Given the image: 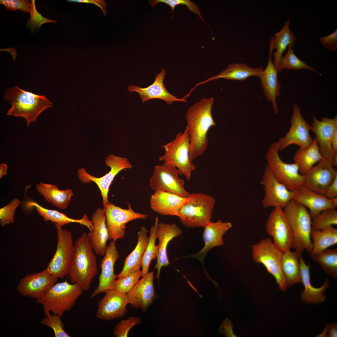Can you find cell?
Masks as SVG:
<instances>
[{
	"mask_svg": "<svg viewBox=\"0 0 337 337\" xmlns=\"http://www.w3.org/2000/svg\"><path fill=\"white\" fill-rule=\"evenodd\" d=\"M213 97H203L188 109L186 115V128L190 142L189 157L192 162L202 154L208 144L207 134L215 126L212 113Z\"/></svg>",
	"mask_w": 337,
	"mask_h": 337,
	"instance_id": "obj_1",
	"label": "cell"
},
{
	"mask_svg": "<svg viewBox=\"0 0 337 337\" xmlns=\"http://www.w3.org/2000/svg\"><path fill=\"white\" fill-rule=\"evenodd\" d=\"M74 246V254L67 276L71 283L77 284L84 291H88L98 273L96 254L85 232L76 240Z\"/></svg>",
	"mask_w": 337,
	"mask_h": 337,
	"instance_id": "obj_2",
	"label": "cell"
},
{
	"mask_svg": "<svg viewBox=\"0 0 337 337\" xmlns=\"http://www.w3.org/2000/svg\"><path fill=\"white\" fill-rule=\"evenodd\" d=\"M3 98L11 105L7 115L24 118L27 126L31 122H35L42 112L53 105L45 95L36 94L17 86L6 90Z\"/></svg>",
	"mask_w": 337,
	"mask_h": 337,
	"instance_id": "obj_3",
	"label": "cell"
},
{
	"mask_svg": "<svg viewBox=\"0 0 337 337\" xmlns=\"http://www.w3.org/2000/svg\"><path fill=\"white\" fill-rule=\"evenodd\" d=\"M283 210L292 232V248L300 254L304 250L310 254L313 247L312 218L308 209L292 199Z\"/></svg>",
	"mask_w": 337,
	"mask_h": 337,
	"instance_id": "obj_4",
	"label": "cell"
},
{
	"mask_svg": "<svg viewBox=\"0 0 337 337\" xmlns=\"http://www.w3.org/2000/svg\"><path fill=\"white\" fill-rule=\"evenodd\" d=\"M84 291L76 283L66 280L55 283L36 302L43 306L45 315L50 311L62 317L64 313L71 310Z\"/></svg>",
	"mask_w": 337,
	"mask_h": 337,
	"instance_id": "obj_5",
	"label": "cell"
},
{
	"mask_svg": "<svg viewBox=\"0 0 337 337\" xmlns=\"http://www.w3.org/2000/svg\"><path fill=\"white\" fill-rule=\"evenodd\" d=\"M188 198L180 209L178 217L187 227H204L211 222L215 199L201 193L190 194Z\"/></svg>",
	"mask_w": 337,
	"mask_h": 337,
	"instance_id": "obj_6",
	"label": "cell"
},
{
	"mask_svg": "<svg viewBox=\"0 0 337 337\" xmlns=\"http://www.w3.org/2000/svg\"><path fill=\"white\" fill-rule=\"evenodd\" d=\"M161 147L164 149L165 152L159 159L164 161L163 164L176 167L179 174L184 175L187 180H190L191 172L195 169L196 167L189 157L190 142L187 129L179 132L173 141Z\"/></svg>",
	"mask_w": 337,
	"mask_h": 337,
	"instance_id": "obj_7",
	"label": "cell"
},
{
	"mask_svg": "<svg viewBox=\"0 0 337 337\" xmlns=\"http://www.w3.org/2000/svg\"><path fill=\"white\" fill-rule=\"evenodd\" d=\"M282 253L270 238L264 239L252 247L253 260L265 267L275 278L279 289L284 291L287 286L281 267Z\"/></svg>",
	"mask_w": 337,
	"mask_h": 337,
	"instance_id": "obj_8",
	"label": "cell"
},
{
	"mask_svg": "<svg viewBox=\"0 0 337 337\" xmlns=\"http://www.w3.org/2000/svg\"><path fill=\"white\" fill-rule=\"evenodd\" d=\"M279 151L278 142L270 145L266 155V165L278 181L293 191L302 186L304 175L300 173L296 164L283 162L279 156Z\"/></svg>",
	"mask_w": 337,
	"mask_h": 337,
	"instance_id": "obj_9",
	"label": "cell"
},
{
	"mask_svg": "<svg viewBox=\"0 0 337 337\" xmlns=\"http://www.w3.org/2000/svg\"><path fill=\"white\" fill-rule=\"evenodd\" d=\"M54 224L57 235V247L55 253L46 269L58 278H63L67 276L69 272L74 254V244L71 232Z\"/></svg>",
	"mask_w": 337,
	"mask_h": 337,
	"instance_id": "obj_10",
	"label": "cell"
},
{
	"mask_svg": "<svg viewBox=\"0 0 337 337\" xmlns=\"http://www.w3.org/2000/svg\"><path fill=\"white\" fill-rule=\"evenodd\" d=\"M128 209H123L109 202L104 206L109 240L115 242L123 238L127 223L136 219H145L148 217L147 214L134 212L131 205L128 203Z\"/></svg>",
	"mask_w": 337,
	"mask_h": 337,
	"instance_id": "obj_11",
	"label": "cell"
},
{
	"mask_svg": "<svg viewBox=\"0 0 337 337\" xmlns=\"http://www.w3.org/2000/svg\"><path fill=\"white\" fill-rule=\"evenodd\" d=\"M106 165L110 168V171L103 176L96 178L88 173L85 168L79 169L78 174L79 179L84 183L94 182L97 185L101 194L103 206L109 203L108 195L109 187L115 176L121 170L131 169L132 166L126 158L109 155L106 159Z\"/></svg>",
	"mask_w": 337,
	"mask_h": 337,
	"instance_id": "obj_12",
	"label": "cell"
},
{
	"mask_svg": "<svg viewBox=\"0 0 337 337\" xmlns=\"http://www.w3.org/2000/svg\"><path fill=\"white\" fill-rule=\"evenodd\" d=\"M178 174V169L173 166L156 165L149 180V185L155 191L160 190L188 198L190 194L185 189L184 181Z\"/></svg>",
	"mask_w": 337,
	"mask_h": 337,
	"instance_id": "obj_13",
	"label": "cell"
},
{
	"mask_svg": "<svg viewBox=\"0 0 337 337\" xmlns=\"http://www.w3.org/2000/svg\"><path fill=\"white\" fill-rule=\"evenodd\" d=\"M288 131L278 141L279 150H283L289 145L295 144L300 148H307L310 145L313 139L310 133V125L302 116L300 107L294 104Z\"/></svg>",
	"mask_w": 337,
	"mask_h": 337,
	"instance_id": "obj_14",
	"label": "cell"
},
{
	"mask_svg": "<svg viewBox=\"0 0 337 337\" xmlns=\"http://www.w3.org/2000/svg\"><path fill=\"white\" fill-rule=\"evenodd\" d=\"M267 233L273 238L275 246L283 252L293 247V237L289 222L283 209L274 208L266 225Z\"/></svg>",
	"mask_w": 337,
	"mask_h": 337,
	"instance_id": "obj_15",
	"label": "cell"
},
{
	"mask_svg": "<svg viewBox=\"0 0 337 337\" xmlns=\"http://www.w3.org/2000/svg\"><path fill=\"white\" fill-rule=\"evenodd\" d=\"M260 183L265 193L262 201L264 208L272 207L283 209L292 199L293 191L278 181L267 165Z\"/></svg>",
	"mask_w": 337,
	"mask_h": 337,
	"instance_id": "obj_16",
	"label": "cell"
},
{
	"mask_svg": "<svg viewBox=\"0 0 337 337\" xmlns=\"http://www.w3.org/2000/svg\"><path fill=\"white\" fill-rule=\"evenodd\" d=\"M58 279L45 269L25 276L20 280L17 289L21 295L37 300L42 297Z\"/></svg>",
	"mask_w": 337,
	"mask_h": 337,
	"instance_id": "obj_17",
	"label": "cell"
},
{
	"mask_svg": "<svg viewBox=\"0 0 337 337\" xmlns=\"http://www.w3.org/2000/svg\"><path fill=\"white\" fill-rule=\"evenodd\" d=\"M304 175L303 186L325 195L329 186L337 175L332 162L323 158Z\"/></svg>",
	"mask_w": 337,
	"mask_h": 337,
	"instance_id": "obj_18",
	"label": "cell"
},
{
	"mask_svg": "<svg viewBox=\"0 0 337 337\" xmlns=\"http://www.w3.org/2000/svg\"><path fill=\"white\" fill-rule=\"evenodd\" d=\"M310 125L311 129L315 134L320 152L323 158L332 162L334 153L332 145L334 133L337 129V116L333 118L323 117L321 120L314 114Z\"/></svg>",
	"mask_w": 337,
	"mask_h": 337,
	"instance_id": "obj_19",
	"label": "cell"
},
{
	"mask_svg": "<svg viewBox=\"0 0 337 337\" xmlns=\"http://www.w3.org/2000/svg\"><path fill=\"white\" fill-rule=\"evenodd\" d=\"M154 278L153 271L149 272L125 295L131 306L141 309L143 313L158 297L154 286Z\"/></svg>",
	"mask_w": 337,
	"mask_h": 337,
	"instance_id": "obj_20",
	"label": "cell"
},
{
	"mask_svg": "<svg viewBox=\"0 0 337 337\" xmlns=\"http://www.w3.org/2000/svg\"><path fill=\"white\" fill-rule=\"evenodd\" d=\"M105 293L98 302L96 317L110 320L124 316L127 312L126 306L129 303L125 295L111 289L107 290Z\"/></svg>",
	"mask_w": 337,
	"mask_h": 337,
	"instance_id": "obj_21",
	"label": "cell"
},
{
	"mask_svg": "<svg viewBox=\"0 0 337 337\" xmlns=\"http://www.w3.org/2000/svg\"><path fill=\"white\" fill-rule=\"evenodd\" d=\"M293 192L292 199L309 209L312 218L326 209L336 208L337 198L330 199L303 186Z\"/></svg>",
	"mask_w": 337,
	"mask_h": 337,
	"instance_id": "obj_22",
	"label": "cell"
},
{
	"mask_svg": "<svg viewBox=\"0 0 337 337\" xmlns=\"http://www.w3.org/2000/svg\"><path fill=\"white\" fill-rule=\"evenodd\" d=\"M232 227V223L229 222H223L221 220L216 222H210L204 227L202 237L204 245L202 249L195 253L183 257L198 259L204 269L203 264L206 254L213 247L223 245V236Z\"/></svg>",
	"mask_w": 337,
	"mask_h": 337,
	"instance_id": "obj_23",
	"label": "cell"
},
{
	"mask_svg": "<svg viewBox=\"0 0 337 337\" xmlns=\"http://www.w3.org/2000/svg\"><path fill=\"white\" fill-rule=\"evenodd\" d=\"M119 257L115 242L112 240L107 246L105 253L100 262L101 272L99 277L98 286L92 293L90 297L105 293L116 280L117 277L114 273V266Z\"/></svg>",
	"mask_w": 337,
	"mask_h": 337,
	"instance_id": "obj_24",
	"label": "cell"
},
{
	"mask_svg": "<svg viewBox=\"0 0 337 337\" xmlns=\"http://www.w3.org/2000/svg\"><path fill=\"white\" fill-rule=\"evenodd\" d=\"M166 74L165 70L162 69L160 72L156 76L153 83L147 87L141 88L133 85L128 86L127 89L130 92L138 93L139 97L142 99L143 103L153 99L162 100L169 105L175 101L186 102L187 101L186 99H179L178 97L171 94L166 90L164 83Z\"/></svg>",
	"mask_w": 337,
	"mask_h": 337,
	"instance_id": "obj_25",
	"label": "cell"
},
{
	"mask_svg": "<svg viewBox=\"0 0 337 337\" xmlns=\"http://www.w3.org/2000/svg\"><path fill=\"white\" fill-rule=\"evenodd\" d=\"M181 229L174 223H158L156 232L159 241V250L155 269L157 270L156 277L159 281L161 269L170 264L168 259L167 247L169 242L173 238L180 235Z\"/></svg>",
	"mask_w": 337,
	"mask_h": 337,
	"instance_id": "obj_26",
	"label": "cell"
},
{
	"mask_svg": "<svg viewBox=\"0 0 337 337\" xmlns=\"http://www.w3.org/2000/svg\"><path fill=\"white\" fill-rule=\"evenodd\" d=\"M188 200V198L157 190L151 195L149 202L151 208L161 215L178 216L181 208Z\"/></svg>",
	"mask_w": 337,
	"mask_h": 337,
	"instance_id": "obj_27",
	"label": "cell"
},
{
	"mask_svg": "<svg viewBox=\"0 0 337 337\" xmlns=\"http://www.w3.org/2000/svg\"><path fill=\"white\" fill-rule=\"evenodd\" d=\"M93 228L87 233L95 254L104 256L107 247L109 235L106 224V217L103 209L98 208L92 215Z\"/></svg>",
	"mask_w": 337,
	"mask_h": 337,
	"instance_id": "obj_28",
	"label": "cell"
},
{
	"mask_svg": "<svg viewBox=\"0 0 337 337\" xmlns=\"http://www.w3.org/2000/svg\"><path fill=\"white\" fill-rule=\"evenodd\" d=\"M273 50L272 44L270 42L267 65L259 78L265 96L268 101L271 102L275 112L277 113L278 111L276 100L277 96L281 95L280 90L281 86L278 79V71L271 60Z\"/></svg>",
	"mask_w": 337,
	"mask_h": 337,
	"instance_id": "obj_29",
	"label": "cell"
},
{
	"mask_svg": "<svg viewBox=\"0 0 337 337\" xmlns=\"http://www.w3.org/2000/svg\"><path fill=\"white\" fill-rule=\"evenodd\" d=\"M300 265L301 281L304 286V290L301 293V300L307 304H318L323 302L326 299L324 294L325 290L328 287L329 281L325 279L323 285L320 287L316 288L311 284L310 272V265H307L300 254Z\"/></svg>",
	"mask_w": 337,
	"mask_h": 337,
	"instance_id": "obj_30",
	"label": "cell"
},
{
	"mask_svg": "<svg viewBox=\"0 0 337 337\" xmlns=\"http://www.w3.org/2000/svg\"><path fill=\"white\" fill-rule=\"evenodd\" d=\"M148 230L143 226L137 232L138 240L134 250L125 258L123 268L117 275L120 278L140 270L145 249L147 245L149 237Z\"/></svg>",
	"mask_w": 337,
	"mask_h": 337,
	"instance_id": "obj_31",
	"label": "cell"
},
{
	"mask_svg": "<svg viewBox=\"0 0 337 337\" xmlns=\"http://www.w3.org/2000/svg\"><path fill=\"white\" fill-rule=\"evenodd\" d=\"M263 70L264 69L262 67L252 68L248 66L245 63H234L229 64L226 68L218 75L196 84L191 90L189 93L191 94L198 86L214 80L224 78L227 80L242 81L252 76L260 77Z\"/></svg>",
	"mask_w": 337,
	"mask_h": 337,
	"instance_id": "obj_32",
	"label": "cell"
},
{
	"mask_svg": "<svg viewBox=\"0 0 337 337\" xmlns=\"http://www.w3.org/2000/svg\"><path fill=\"white\" fill-rule=\"evenodd\" d=\"M36 188L46 202L62 210L67 208L74 195L71 189L61 190L55 184L41 182L36 185Z\"/></svg>",
	"mask_w": 337,
	"mask_h": 337,
	"instance_id": "obj_33",
	"label": "cell"
},
{
	"mask_svg": "<svg viewBox=\"0 0 337 337\" xmlns=\"http://www.w3.org/2000/svg\"><path fill=\"white\" fill-rule=\"evenodd\" d=\"M27 204L30 207H35L37 211L43 217L45 222L51 221L61 226L75 222L86 226L90 231L92 229V222L89 219L85 214H84L81 219H74L56 210L46 208L35 202H29Z\"/></svg>",
	"mask_w": 337,
	"mask_h": 337,
	"instance_id": "obj_34",
	"label": "cell"
},
{
	"mask_svg": "<svg viewBox=\"0 0 337 337\" xmlns=\"http://www.w3.org/2000/svg\"><path fill=\"white\" fill-rule=\"evenodd\" d=\"M323 158L315 138L309 147L299 148L295 153L293 159L294 163L298 166L300 173L304 175Z\"/></svg>",
	"mask_w": 337,
	"mask_h": 337,
	"instance_id": "obj_35",
	"label": "cell"
},
{
	"mask_svg": "<svg viewBox=\"0 0 337 337\" xmlns=\"http://www.w3.org/2000/svg\"><path fill=\"white\" fill-rule=\"evenodd\" d=\"M290 23V19L289 18L284 23L282 29L275 34L270 41L273 50H276L273 54L274 60L272 61L278 72H281L279 65L282 54L287 46L289 45H294L295 41V36L289 28Z\"/></svg>",
	"mask_w": 337,
	"mask_h": 337,
	"instance_id": "obj_36",
	"label": "cell"
},
{
	"mask_svg": "<svg viewBox=\"0 0 337 337\" xmlns=\"http://www.w3.org/2000/svg\"><path fill=\"white\" fill-rule=\"evenodd\" d=\"M290 250L283 252L281 261V269L288 288L301 282V254Z\"/></svg>",
	"mask_w": 337,
	"mask_h": 337,
	"instance_id": "obj_37",
	"label": "cell"
},
{
	"mask_svg": "<svg viewBox=\"0 0 337 337\" xmlns=\"http://www.w3.org/2000/svg\"><path fill=\"white\" fill-rule=\"evenodd\" d=\"M311 256L337 243V229L332 226L320 230L312 229Z\"/></svg>",
	"mask_w": 337,
	"mask_h": 337,
	"instance_id": "obj_38",
	"label": "cell"
},
{
	"mask_svg": "<svg viewBox=\"0 0 337 337\" xmlns=\"http://www.w3.org/2000/svg\"><path fill=\"white\" fill-rule=\"evenodd\" d=\"M327 274L336 279L337 277V248L324 250L311 256Z\"/></svg>",
	"mask_w": 337,
	"mask_h": 337,
	"instance_id": "obj_39",
	"label": "cell"
},
{
	"mask_svg": "<svg viewBox=\"0 0 337 337\" xmlns=\"http://www.w3.org/2000/svg\"><path fill=\"white\" fill-rule=\"evenodd\" d=\"M158 223L159 218L156 217L154 224L152 226L149 231V241L142 261V277L149 272V269L151 261L156 259L157 256L159 246L158 245H156L155 241L157 239L156 232Z\"/></svg>",
	"mask_w": 337,
	"mask_h": 337,
	"instance_id": "obj_40",
	"label": "cell"
},
{
	"mask_svg": "<svg viewBox=\"0 0 337 337\" xmlns=\"http://www.w3.org/2000/svg\"><path fill=\"white\" fill-rule=\"evenodd\" d=\"M279 67L280 71L283 69H307L321 75V74L316 72L313 67L300 60L295 55L292 49V46L291 45H289L288 46V49L286 54L281 58L280 61Z\"/></svg>",
	"mask_w": 337,
	"mask_h": 337,
	"instance_id": "obj_41",
	"label": "cell"
},
{
	"mask_svg": "<svg viewBox=\"0 0 337 337\" xmlns=\"http://www.w3.org/2000/svg\"><path fill=\"white\" fill-rule=\"evenodd\" d=\"M336 208L324 210L312 218V229L320 230L333 225H337V211Z\"/></svg>",
	"mask_w": 337,
	"mask_h": 337,
	"instance_id": "obj_42",
	"label": "cell"
},
{
	"mask_svg": "<svg viewBox=\"0 0 337 337\" xmlns=\"http://www.w3.org/2000/svg\"><path fill=\"white\" fill-rule=\"evenodd\" d=\"M140 270L115 280L109 289L115 290L126 295L134 287L140 278L142 277Z\"/></svg>",
	"mask_w": 337,
	"mask_h": 337,
	"instance_id": "obj_43",
	"label": "cell"
},
{
	"mask_svg": "<svg viewBox=\"0 0 337 337\" xmlns=\"http://www.w3.org/2000/svg\"><path fill=\"white\" fill-rule=\"evenodd\" d=\"M61 317L57 315H51L50 313H48L45 315V317L42 320L41 323L52 328L55 337H71L65 331L64 324L61 321Z\"/></svg>",
	"mask_w": 337,
	"mask_h": 337,
	"instance_id": "obj_44",
	"label": "cell"
},
{
	"mask_svg": "<svg viewBox=\"0 0 337 337\" xmlns=\"http://www.w3.org/2000/svg\"><path fill=\"white\" fill-rule=\"evenodd\" d=\"M21 203L19 199L15 198L0 209V224L2 226H4L14 222L16 209Z\"/></svg>",
	"mask_w": 337,
	"mask_h": 337,
	"instance_id": "obj_45",
	"label": "cell"
},
{
	"mask_svg": "<svg viewBox=\"0 0 337 337\" xmlns=\"http://www.w3.org/2000/svg\"><path fill=\"white\" fill-rule=\"evenodd\" d=\"M32 7L30 13L31 18L28 20L27 24V27L31 29V32H34L35 30L40 29L41 26L46 22H52L57 23L55 20H52L42 16L41 13H39L37 10L35 6V1L31 0Z\"/></svg>",
	"mask_w": 337,
	"mask_h": 337,
	"instance_id": "obj_46",
	"label": "cell"
},
{
	"mask_svg": "<svg viewBox=\"0 0 337 337\" xmlns=\"http://www.w3.org/2000/svg\"><path fill=\"white\" fill-rule=\"evenodd\" d=\"M149 3L152 7H154L157 5L159 2H163L168 5L171 8L172 12V16L171 19L173 18V11L175 7L179 5H186L188 8L191 12L198 15L202 20L204 21L202 17L198 6L196 4L189 0H149Z\"/></svg>",
	"mask_w": 337,
	"mask_h": 337,
	"instance_id": "obj_47",
	"label": "cell"
},
{
	"mask_svg": "<svg viewBox=\"0 0 337 337\" xmlns=\"http://www.w3.org/2000/svg\"><path fill=\"white\" fill-rule=\"evenodd\" d=\"M141 322L139 317L130 316L127 320H122L115 327L113 334L117 337H127L130 329Z\"/></svg>",
	"mask_w": 337,
	"mask_h": 337,
	"instance_id": "obj_48",
	"label": "cell"
},
{
	"mask_svg": "<svg viewBox=\"0 0 337 337\" xmlns=\"http://www.w3.org/2000/svg\"><path fill=\"white\" fill-rule=\"evenodd\" d=\"M0 3L7 10L14 11L19 10L30 13L32 7L31 2L27 0H1Z\"/></svg>",
	"mask_w": 337,
	"mask_h": 337,
	"instance_id": "obj_49",
	"label": "cell"
},
{
	"mask_svg": "<svg viewBox=\"0 0 337 337\" xmlns=\"http://www.w3.org/2000/svg\"><path fill=\"white\" fill-rule=\"evenodd\" d=\"M323 46L331 51L337 50V30L330 34L320 37L319 39Z\"/></svg>",
	"mask_w": 337,
	"mask_h": 337,
	"instance_id": "obj_50",
	"label": "cell"
},
{
	"mask_svg": "<svg viewBox=\"0 0 337 337\" xmlns=\"http://www.w3.org/2000/svg\"><path fill=\"white\" fill-rule=\"evenodd\" d=\"M69 2H78L95 4L100 7L105 15L107 14L105 7L107 6L106 2L102 0H68Z\"/></svg>",
	"mask_w": 337,
	"mask_h": 337,
	"instance_id": "obj_51",
	"label": "cell"
},
{
	"mask_svg": "<svg viewBox=\"0 0 337 337\" xmlns=\"http://www.w3.org/2000/svg\"><path fill=\"white\" fill-rule=\"evenodd\" d=\"M318 336L337 337V324L332 323L330 325L327 324L323 332L319 335Z\"/></svg>",
	"mask_w": 337,
	"mask_h": 337,
	"instance_id": "obj_52",
	"label": "cell"
},
{
	"mask_svg": "<svg viewBox=\"0 0 337 337\" xmlns=\"http://www.w3.org/2000/svg\"><path fill=\"white\" fill-rule=\"evenodd\" d=\"M325 195L330 199L337 198V175L327 188Z\"/></svg>",
	"mask_w": 337,
	"mask_h": 337,
	"instance_id": "obj_53",
	"label": "cell"
},
{
	"mask_svg": "<svg viewBox=\"0 0 337 337\" xmlns=\"http://www.w3.org/2000/svg\"><path fill=\"white\" fill-rule=\"evenodd\" d=\"M332 145L334 154L337 153V129L335 131L332 137Z\"/></svg>",
	"mask_w": 337,
	"mask_h": 337,
	"instance_id": "obj_54",
	"label": "cell"
},
{
	"mask_svg": "<svg viewBox=\"0 0 337 337\" xmlns=\"http://www.w3.org/2000/svg\"><path fill=\"white\" fill-rule=\"evenodd\" d=\"M8 167L7 164L4 163H2L0 165V178H2L3 176L7 174Z\"/></svg>",
	"mask_w": 337,
	"mask_h": 337,
	"instance_id": "obj_55",
	"label": "cell"
}]
</instances>
